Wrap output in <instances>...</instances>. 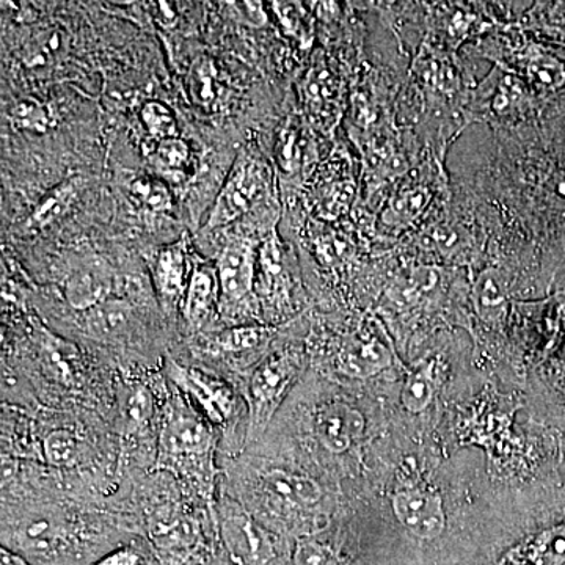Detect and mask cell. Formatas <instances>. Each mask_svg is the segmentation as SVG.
Masks as SVG:
<instances>
[{
    "instance_id": "4",
    "label": "cell",
    "mask_w": 565,
    "mask_h": 565,
    "mask_svg": "<svg viewBox=\"0 0 565 565\" xmlns=\"http://www.w3.org/2000/svg\"><path fill=\"white\" fill-rule=\"evenodd\" d=\"M263 188V172L258 163L241 152L232 174L223 185L207 217V228L228 225L250 210Z\"/></svg>"
},
{
    "instance_id": "15",
    "label": "cell",
    "mask_w": 565,
    "mask_h": 565,
    "mask_svg": "<svg viewBox=\"0 0 565 565\" xmlns=\"http://www.w3.org/2000/svg\"><path fill=\"white\" fill-rule=\"evenodd\" d=\"M508 286L498 267H487L476 278L473 286V303L476 313L487 322H497L505 311Z\"/></svg>"
},
{
    "instance_id": "7",
    "label": "cell",
    "mask_w": 565,
    "mask_h": 565,
    "mask_svg": "<svg viewBox=\"0 0 565 565\" xmlns=\"http://www.w3.org/2000/svg\"><path fill=\"white\" fill-rule=\"evenodd\" d=\"M222 514L223 544L234 563L256 565L269 556V541L244 509L228 503L223 508Z\"/></svg>"
},
{
    "instance_id": "1",
    "label": "cell",
    "mask_w": 565,
    "mask_h": 565,
    "mask_svg": "<svg viewBox=\"0 0 565 565\" xmlns=\"http://www.w3.org/2000/svg\"><path fill=\"white\" fill-rule=\"evenodd\" d=\"M479 152L475 174L462 177L465 203L498 226L501 239L514 233L504 243H514L537 275L565 285V104L497 129Z\"/></svg>"
},
{
    "instance_id": "19",
    "label": "cell",
    "mask_w": 565,
    "mask_h": 565,
    "mask_svg": "<svg viewBox=\"0 0 565 565\" xmlns=\"http://www.w3.org/2000/svg\"><path fill=\"white\" fill-rule=\"evenodd\" d=\"M85 327L95 337H107L117 333L125 327L129 316V305L122 300H104L90 310L84 311Z\"/></svg>"
},
{
    "instance_id": "30",
    "label": "cell",
    "mask_w": 565,
    "mask_h": 565,
    "mask_svg": "<svg viewBox=\"0 0 565 565\" xmlns=\"http://www.w3.org/2000/svg\"><path fill=\"white\" fill-rule=\"evenodd\" d=\"M131 193L134 199L143 204L147 210L162 212L172 207V195L169 189L159 181L139 178L132 181Z\"/></svg>"
},
{
    "instance_id": "26",
    "label": "cell",
    "mask_w": 565,
    "mask_h": 565,
    "mask_svg": "<svg viewBox=\"0 0 565 565\" xmlns=\"http://www.w3.org/2000/svg\"><path fill=\"white\" fill-rule=\"evenodd\" d=\"M11 125L21 131L46 132L50 128V114L43 104L33 98H24L10 110Z\"/></svg>"
},
{
    "instance_id": "28",
    "label": "cell",
    "mask_w": 565,
    "mask_h": 565,
    "mask_svg": "<svg viewBox=\"0 0 565 565\" xmlns=\"http://www.w3.org/2000/svg\"><path fill=\"white\" fill-rule=\"evenodd\" d=\"M122 415L132 430L150 424L152 415H154V403H152V394L147 386H137L128 394L122 404Z\"/></svg>"
},
{
    "instance_id": "29",
    "label": "cell",
    "mask_w": 565,
    "mask_h": 565,
    "mask_svg": "<svg viewBox=\"0 0 565 565\" xmlns=\"http://www.w3.org/2000/svg\"><path fill=\"white\" fill-rule=\"evenodd\" d=\"M531 18L539 31L565 47V3H539Z\"/></svg>"
},
{
    "instance_id": "35",
    "label": "cell",
    "mask_w": 565,
    "mask_h": 565,
    "mask_svg": "<svg viewBox=\"0 0 565 565\" xmlns=\"http://www.w3.org/2000/svg\"><path fill=\"white\" fill-rule=\"evenodd\" d=\"M140 556L131 548H121L110 555L104 556L93 565H140Z\"/></svg>"
},
{
    "instance_id": "3",
    "label": "cell",
    "mask_w": 565,
    "mask_h": 565,
    "mask_svg": "<svg viewBox=\"0 0 565 565\" xmlns=\"http://www.w3.org/2000/svg\"><path fill=\"white\" fill-rule=\"evenodd\" d=\"M299 370V360L289 352L274 353L259 364L252 375V427L255 433L264 429L273 418L282 396L288 392Z\"/></svg>"
},
{
    "instance_id": "12",
    "label": "cell",
    "mask_w": 565,
    "mask_h": 565,
    "mask_svg": "<svg viewBox=\"0 0 565 565\" xmlns=\"http://www.w3.org/2000/svg\"><path fill=\"white\" fill-rule=\"evenodd\" d=\"M504 565H565V516L516 546L505 557Z\"/></svg>"
},
{
    "instance_id": "27",
    "label": "cell",
    "mask_w": 565,
    "mask_h": 565,
    "mask_svg": "<svg viewBox=\"0 0 565 565\" xmlns=\"http://www.w3.org/2000/svg\"><path fill=\"white\" fill-rule=\"evenodd\" d=\"M44 456L55 467H68L79 456V440L70 430H54L44 440Z\"/></svg>"
},
{
    "instance_id": "16",
    "label": "cell",
    "mask_w": 565,
    "mask_h": 565,
    "mask_svg": "<svg viewBox=\"0 0 565 565\" xmlns=\"http://www.w3.org/2000/svg\"><path fill=\"white\" fill-rule=\"evenodd\" d=\"M264 486L275 497L292 504L313 505L322 498V489L308 476L270 470L264 476Z\"/></svg>"
},
{
    "instance_id": "20",
    "label": "cell",
    "mask_w": 565,
    "mask_h": 565,
    "mask_svg": "<svg viewBox=\"0 0 565 565\" xmlns=\"http://www.w3.org/2000/svg\"><path fill=\"white\" fill-rule=\"evenodd\" d=\"M434 393L433 363L427 362L408 374L403 393H401V401H403V405L408 412L419 414L427 405L433 403Z\"/></svg>"
},
{
    "instance_id": "24",
    "label": "cell",
    "mask_w": 565,
    "mask_h": 565,
    "mask_svg": "<svg viewBox=\"0 0 565 565\" xmlns=\"http://www.w3.org/2000/svg\"><path fill=\"white\" fill-rule=\"evenodd\" d=\"M40 352L47 370L61 381H68L73 373L71 370V360L74 356L73 345L63 343L61 338L43 330L40 334Z\"/></svg>"
},
{
    "instance_id": "31",
    "label": "cell",
    "mask_w": 565,
    "mask_h": 565,
    "mask_svg": "<svg viewBox=\"0 0 565 565\" xmlns=\"http://www.w3.org/2000/svg\"><path fill=\"white\" fill-rule=\"evenodd\" d=\"M156 163L166 172H182L191 161V148L184 140L173 137L158 141L154 152Z\"/></svg>"
},
{
    "instance_id": "2",
    "label": "cell",
    "mask_w": 565,
    "mask_h": 565,
    "mask_svg": "<svg viewBox=\"0 0 565 565\" xmlns=\"http://www.w3.org/2000/svg\"><path fill=\"white\" fill-rule=\"evenodd\" d=\"M212 444L207 424L191 407L177 401L170 404L163 418L158 468L210 487Z\"/></svg>"
},
{
    "instance_id": "13",
    "label": "cell",
    "mask_w": 565,
    "mask_h": 565,
    "mask_svg": "<svg viewBox=\"0 0 565 565\" xmlns=\"http://www.w3.org/2000/svg\"><path fill=\"white\" fill-rule=\"evenodd\" d=\"M188 262H185L184 244H173L162 248L152 264V277L159 296L167 303H174L188 291L185 282Z\"/></svg>"
},
{
    "instance_id": "22",
    "label": "cell",
    "mask_w": 565,
    "mask_h": 565,
    "mask_svg": "<svg viewBox=\"0 0 565 565\" xmlns=\"http://www.w3.org/2000/svg\"><path fill=\"white\" fill-rule=\"evenodd\" d=\"M273 330L263 326H237L218 333L212 340L211 349L221 353H239L259 348Z\"/></svg>"
},
{
    "instance_id": "9",
    "label": "cell",
    "mask_w": 565,
    "mask_h": 565,
    "mask_svg": "<svg viewBox=\"0 0 565 565\" xmlns=\"http://www.w3.org/2000/svg\"><path fill=\"white\" fill-rule=\"evenodd\" d=\"M434 200L433 185L423 180L403 182L392 193L382 211L381 223L386 234H399L424 217ZM384 233V234H385Z\"/></svg>"
},
{
    "instance_id": "18",
    "label": "cell",
    "mask_w": 565,
    "mask_h": 565,
    "mask_svg": "<svg viewBox=\"0 0 565 565\" xmlns=\"http://www.w3.org/2000/svg\"><path fill=\"white\" fill-rule=\"evenodd\" d=\"M215 297V280L211 270H193L191 280H189L188 291H185L184 313L185 318L192 323H200L210 313L212 302Z\"/></svg>"
},
{
    "instance_id": "34",
    "label": "cell",
    "mask_w": 565,
    "mask_h": 565,
    "mask_svg": "<svg viewBox=\"0 0 565 565\" xmlns=\"http://www.w3.org/2000/svg\"><path fill=\"white\" fill-rule=\"evenodd\" d=\"M230 6L236 11L237 18L243 20L245 24L252 25V28H263L267 22V14L263 9V3L234 2L230 3Z\"/></svg>"
},
{
    "instance_id": "17",
    "label": "cell",
    "mask_w": 565,
    "mask_h": 565,
    "mask_svg": "<svg viewBox=\"0 0 565 565\" xmlns=\"http://www.w3.org/2000/svg\"><path fill=\"white\" fill-rule=\"evenodd\" d=\"M426 233L429 236V243L433 244L430 247L445 258L475 253L476 247H479L473 230L463 221L441 218L440 222L430 225Z\"/></svg>"
},
{
    "instance_id": "37",
    "label": "cell",
    "mask_w": 565,
    "mask_h": 565,
    "mask_svg": "<svg viewBox=\"0 0 565 565\" xmlns=\"http://www.w3.org/2000/svg\"><path fill=\"white\" fill-rule=\"evenodd\" d=\"M333 565H338V563H334Z\"/></svg>"
},
{
    "instance_id": "21",
    "label": "cell",
    "mask_w": 565,
    "mask_h": 565,
    "mask_svg": "<svg viewBox=\"0 0 565 565\" xmlns=\"http://www.w3.org/2000/svg\"><path fill=\"white\" fill-rule=\"evenodd\" d=\"M76 196V182H63V184L55 188L54 191L47 193L41 200L36 210L33 211L31 225L35 226V228H44V226H50L51 223L57 222L73 206Z\"/></svg>"
},
{
    "instance_id": "36",
    "label": "cell",
    "mask_w": 565,
    "mask_h": 565,
    "mask_svg": "<svg viewBox=\"0 0 565 565\" xmlns=\"http://www.w3.org/2000/svg\"><path fill=\"white\" fill-rule=\"evenodd\" d=\"M152 6H154L152 7V10H154L156 20L161 22L163 28H173V25L177 24V13H174V10L169 6V3L158 2L152 3Z\"/></svg>"
},
{
    "instance_id": "23",
    "label": "cell",
    "mask_w": 565,
    "mask_h": 565,
    "mask_svg": "<svg viewBox=\"0 0 565 565\" xmlns=\"http://www.w3.org/2000/svg\"><path fill=\"white\" fill-rule=\"evenodd\" d=\"M152 539L163 552L182 556L195 548L199 542V530L191 520L180 519L174 520L170 525L158 527Z\"/></svg>"
},
{
    "instance_id": "5",
    "label": "cell",
    "mask_w": 565,
    "mask_h": 565,
    "mask_svg": "<svg viewBox=\"0 0 565 565\" xmlns=\"http://www.w3.org/2000/svg\"><path fill=\"white\" fill-rule=\"evenodd\" d=\"M248 241L234 239L218 256L217 277L223 311L236 316L241 307H247L255 282L256 258Z\"/></svg>"
},
{
    "instance_id": "14",
    "label": "cell",
    "mask_w": 565,
    "mask_h": 565,
    "mask_svg": "<svg viewBox=\"0 0 565 565\" xmlns=\"http://www.w3.org/2000/svg\"><path fill=\"white\" fill-rule=\"evenodd\" d=\"M111 289V278L98 267H85L71 275L66 282V300L74 310L87 311L107 300Z\"/></svg>"
},
{
    "instance_id": "8",
    "label": "cell",
    "mask_w": 565,
    "mask_h": 565,
    "mask_svg": "<svg viewBox=\"0 0 565 565\" xmlns=\"http://www.w3.org/2000/svg\"><path fill=\"white\" fill-rule=\"evenodd\" d=\"M167 374L182 392L202 405L212 422L222 423L232 415L234 396L223 382L204 374L203 371L180 366L172 359L167 360Z\"/></svg>"
},
{
    "instance_id": "6",
    "label": "cell",
    "mask_w": 565,
    "mask_h": 565,
    "mask_svg": "<svg viewBox=\"0 0 565 565\" xmlns=\"http://www.w3.org/2000/svg\"><path fill=\"white\" fill-rule=\"evenodd\" d=\"M393 511L401 525L416 539L434 541L446 526L444 501L426 489H407L394 493Z\"/></svg>"
},
{
    "instance_id": "25",
    "label": "cell",
    "mask_w": 565,
    "mask_h": 565,
    "mask_svg": "<svg viewBox=\"0 0 565 565\" xmlns=\"http://www.w3.org/2000/svg\"><path fill=\"white\" fill-rule=\"evenodd\" d=\"M140 117L145 128L156 140L161 141L177 137V118L166 104L159 102L145 104L141 107Z\"/></svg>"
},
{
    "instance_id": "10",
    "label": "cell",
    "mask_w": 565,
    "mask_h": 565,
    "mask_svg": "<svg viewBox=\"0 0 565 565\" xmlns=\"http://www.w3.org/2000/svg\"><path fill=\"white\" fill-rule=\"evenodd\" d=\"M364 418L356 408L344 403H332L322 407L316 416V434L323 448L333 455L351 449L362 438Z\"/></svg>"
},
{
    "instance_id": "11",
    "label": "cell",
    "mask_w": 565,
    "mask_h": 565,
    "mask_svg": "<svg viewBox=\"0 0 565 565\" xmlns=\"http://www.w3.org/2000/svg\"><path fill=\"white\" fill-rule=\"evenodd\" d=\"M392 363V353L375 334L356 333L341 348L338 366L343 374L366 379L381 373Z\"/></svg>"
},
{
    "instance_id": "32",
    "label": "cell",
    "mask_w": 565,
    "mask_h": 565,
    "mask_svg": "<svg viewBox=\"0 0 565 565\" xmlns=\"http://www.w3.org/2000/svg\"><path fill=\"white\" fill-rule=\"evenodd\" d=\"M214 81L215 68L210 61H203L193 65L192 71V93L200 104H211L214 102Z\"/></svg>"
},
{
    "instance_id": "33",
    "label": "cell",
    "mask_w": 565,
    "mask_h": 565,
    "mask_svg": "<svg viewBox=\"0 0 565 565\" xmlns=\"http://www.w3.org/2000/svg\"><path fill=\"white\" fill-rule=\"evenodd\" d=\"M337 563L332 553L313 541H305L299 544L294 555V565H333Z\"/></svg>"
}]
</instances>
